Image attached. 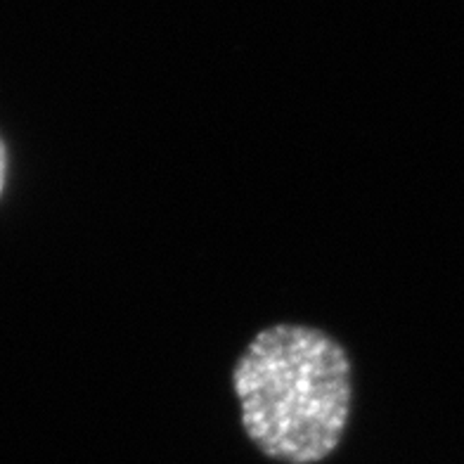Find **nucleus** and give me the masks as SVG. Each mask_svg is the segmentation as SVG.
Wrapping results in <instances>:
<instances>
[{
    "instance_id": "1",
    "label": "nucleus",
    "mask_w": 464,
    "mask_h": 464,
    "mask_svg": "<svg viewBox=\"0 0 464 464\" xmlns=\"http://www.w3.org/2000/svg\"><path fill=\"white\" fill-rule=\"evenodd\" d=\"M232 386L242 427L258 450L285 464L323 462L351 415V361L342 343L304 324L263 330L239 355Z\"/></svg>"
},
{
    "instance_id": "2",
    "label": "nucleus",
    "mask_w": 464,
    "mask_h": 464,
    "mask_svg": "<svg viewBox=\"0 0 464 464\" xmlns=\"http://www.w3.org/2000/svg\"><path fill=\"white\" fill-rule=\"evenodd\" d=\"M3 176H5V154H3V147H0V189H3Z\"/></svg>"
}]
</instances>
